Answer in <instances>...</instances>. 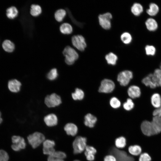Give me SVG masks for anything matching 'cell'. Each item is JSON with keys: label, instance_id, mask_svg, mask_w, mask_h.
Masks as SVG:
<instances>
[{"label": "cell", "instance_id": "cell-1", "mask_svg": "<svg viewBox=\"0 0 161 161\" xmlns=\"http://www.w3.org/2000/svg\"><path fill=\"white\" fill-rule=\"evenodd\" d=\"M63 53L65 57V62L69 65L73 64L79 57L77 51L69 46H67L64 48Z\"/></svg>", "mask_w": 161, "mask_h": 161}, {"label": "cell", "instance_id": "cell-2", "mask_svg": "<svg viewBox=\"0 0 161 161\" xmlns=\"http://www.w3.org/2000/svg\"><path fill=\"white\" fill-rule=\"evenodd\" d=\"M109 153L114 156L116 161H134L131 156L127 155L124 151L120 150L114 147H112L109 150Z\"/></svg>", "mask_w": 161, "mask_h": 161}, {"label": "cell", "instance_id": "cell-3", "mask_svg": "<svg viewBox=\"0 0 161 161\" xmlns=\"http://www.w3.org/2000/svg\"><path fill=\"white\" fill-rule=\"evenodd\" d=\"M27 138L29 144L33 148L38 147L45 140L44 135L38 132L29 135Z\"/></svg>", "mask_w": 161, "mask_h": 161}, {"label": "cell", "instance_id": "cell-4", "mask_svg": "<svg viewBox=\"0 0 161 161\" xmlns=\"http://www.w3.org/2000/svg\"><path fill=\"white\" fill-rule=\"evenodd\" d=\"M86 142V138L80 136L77 137L72 143L73 153L75 154H78L82 152L87 146Z\"/></svg>", "mask_w": 161, "mask_h": 161}, {"label": "cell", "instance_id": "cell-5", "mask_svg": "<svg viewBox=\"0 0 161 161\" xmlns=\"http://www.w3.org/2000/svg\"><path fill=\"white\" fill-rule=\"evenodd\" d=\"M112 18V15L109 12L99 15L98 19L100 25L105 30L110 29L111 27V20Z\"/></svg>", "mask_w": 161, "mask_h": 161}, {"label": "cell", "instance_id": "cell-6", "mask_svg": "<svg viewBox=\"0 0 161 161\" xmlns=\"http://www.w3.org/2000/svg\"><path fill=\"white\" fill-rule=\"evenodd\" d=\"M71 41L73 46L79 51H83L86 47L87 44L85 38L82 35H73Z\"/></svg>", "mask_w": 161, "mask_h": 161}, {"label": "cell", "instance_id": "cell-7", "mask_svg": "<svg viewBox=\"0 0 161 161\" xmlns=\"http://www.w3.org/2000/svg\"><path fill=\"white\" fill-rule=\"evenodd\" d=\"M61 102V97L55 93L47 96L44 99L45 104L49 108L58 106L60 105Z\"/></svg>", "mask_w": 161, "mask_h": 161}, {"label": "cell", "instance_id": "cell-8", "mask_svg": "<svg viewBox=\"0 0 161 161\" xmlns=\"http://www.w3.org/2000/svg\"><path fill=\"white\" fill-rule=\"evenodd\" d=\"M133 76V73L131 71L126 70L118 74L117 79L121 86H126L128 84Z\"/></svg>", "mask_w": 161, "mask_h": 161}, {"label": "cell", "instance_id": "cell-9", "mask_svg": "<svg viewBox=\"0 0 161 161\" xmlns=\"http://www.w3.org/2000/svg\"><path fill=\"white\" fill-rule=\"evenodd\" d=\"M115 86L114 83L112 80L105 79L101 82L98 91L101 93H109L113 91Z\"/></svg>", "mask_w": 161, "mask_h": 161}, {"label": "cell", "instance_id": "cell-10", "mask_svg": "<svg viewBox=\"0 0 161 161\" xmlns=\"http://www.w3.org/2000/svg\"><path fill=\"white\" fill-rule=\"evenodd\" d=\"M141 129L145 135L150 136L154 135L151 122L148 120L143 121L141 125Z\"/></svg>", "mask_w": 161, "mask_h": 161}, {"label": "cell", "instance_id": "cell-11", "mask_svg": "<svg viewBox=\"0 0 161 161\" xmlns=\"http://www.w3.org/2000/svg\"><path fill=\"white\" fill-rule=\"evenodd\" d=\"M154 135L161 132V117L154 116L151 122Z\"/></svg>", "mask_w": 161, "mask_h": 161}, {"label": "cell", "instance_id": "cell-12", "mask_svg": "<svg viewBox=\"0 0 161 161\" xmlns=\"http://www.w3.org/2000/svg\"><path fill=\"white\" fill-rule=\"evenodd\" d=\"M44 121L47 126L52 127L55 126L57 124L58 119L55 114H50L44 117Z\"/></svg>", "mask_w": 161, "mask_h": 161}, {"label": "cell", "instance_id": "cell-13", "mask_svg": "<svg viewBox=\"0 0 161 161\" xmlns=\"http://www.w3.org/2000/svg\"><path fill=\"white\" fill-rule=\"evenodd\" d=\"M21 83L16 79H12L8 81V84L9 90L13 92H17L20 89Z\"/></svg>", "mask_w": 161, "mask_h": 161}, {"label": "cell", "instance_id": "cell-14", "mask_svg": "<svg viewBox=\"0 0 161 161\" xmlns=\"http://www.w3.org/2000/svg\"><path fill=\"white\" fill-rule=\"evenodd\" d=\"M127 92L129 97L133 99L139 97L141 93L140 88L135 85L130 86L128 89Z\"/></svg>", "mask_w": 161, "mask_h": 161}, {"label": "cell", "instance_id": "cell-15", "mask_svg": "<svg viewBox=\"0 0 161 161\" xmlns=\"http://www.w3.org/2000/svg\"><path fill=\"white\" fill-rule=\"evenodd\" d=\"M64 129L67 134L72 136L75 135L78 132L77 126L73 123H69L66 124L65 126Z\"/></svg>", "mask_w": 161, "mask_h": 161}, {"label": "cell", "instance_id": "cell-16", "mask_svg": "<svg viewBox=\"0 0 161 161\" xmlns=\"http://www.w3.org/2000/svg\"><path fill=\"white\" fill-rule=\"evenodd\" d=\"M97 121V118L92 114L89 113L84 117V124L90 128L93 127Z\"/></svg>", "mask_w": 161, "mask_h": 161}, {"label": "cell", "instance_id": "cell-17", "mask_svg": "<svg viewBox=\"0 0 161 161\" xmlns=\"http://www.w3.org/2000/svg\"><path fill=\"white\" fill-rule=\"evenodd\" d=\"M84 154L87 160L92 161L95 160V155L96 153V150L93 147L87 145L85 148Z\"/></svg>", "mask_w": 161, "mask_h": 161}, {"label": "cell", "instance_id": "cell-18", "mask_svg": "<svg viewBox=\"0 0 161 161\" xmlns=\"http://www.w3.org/2000/svg\"><path fill=\"white\" fill-rule=\"evenodd\" d=\"M147 29L149 31H156L158 27V23L156 21L152 18L147 19L145 22Z\"/></svg>", "mask_w": 161, "mask_h": 161}, {"label": "cell", "instance_id": "cell-19", "mask_svg": "<svg viewBox=\"0 0 161 161\" xmlns=\"http://www.w3.org/2000/svg\"><path fill=\"white\" fill-rule=\"evenodd\" d=\"M153 74H150L144 78L142 80V82L145 86L150 87L151 88L154 89L157 86L154 83L153 79Z\"/></svg>", "mask_w": 161, "mask_h": 161}, {"label": "cell", "instance_id": "cell-20", "mask_svg": "<svg viewBox=\"0 0 161 161\" xmlns=\"http://www.w3.org/2000/svg\"><path fill=\"white\" fill-rule=\"evenodd\" d=\"M2 47L4 50L8 52H12L15 49L14 44L8 40H5L3 42Z\"/></svg>", "mask_w": 161, "mask_h": 161}, {"label": "cell", "instance_id": "cell-21", "mask_svg": "<svg viewBox=\"0 0 161 161\" xmlns=\"http://www.w3.org/2000/svg\"><path fill=\"white\" fill-rule=\"evenodd\" d=\"M143 7L141 4L138 3H134L131 7V11L134 16H138L143 11Z\"/></svg>", "mask_w": 161, "mask_h": 161}, {"label": "cell", "instance_id": "cell-22", "mask_svg": "<svg viewBox=\"0 0 161 161\" xmlns=\"http://www.w3.org/2000/svg\"><path fill=\"white\" fill-rule=\"evenodd\" d=\"M18 11L15 6H12L8 8L6 11V15L10 19H13L18 15Z\"/></svg>", "mask_w": 161, "mask_h": 161}, {"label": "cell", "instance_id": "cell-23", "mask_svg": "<svg viewBox=\"0 0 161 161\" xmlns=\"http://www.w3.org/2000/svg\"><path fill=\"white\" fill-rule=\"evenodd\" d=\"M151 102L152 105L157 108L161 106V97L157 93L154 94L151 97Z\"/></svg>", "mask_w": 161, "mask_h": 161}, {"label": "cell", "instance_id": "cell-24", "mask_svg": "<svg viewBox=\"0 0 161 161\" xmlns=\"http://www.w3.org/2000/svg\"><path fill=\"white\" fill-rule=\"evenodd\" d=\"M105 58L108 64L114 65L116 64L118 57L117 55L114 53L110 52L106 55Z\"/></svg>", "mask_w": 161, "mask_h": 161}, {"label": "cell", "instance_id": "cell-25", "mask_svg": "<svg viewBox=\"0 0 161 161\" xmlns=\"http://www.w3.org/2000/svg\"><path fill=\"white\" fill-rule=\"evenodd\" d=\"M159 10L158 6L153 3H150L149 5V8L146 10V13L151 16H156L158 13Z\"/></svg>", "mask_w": 161, "mask_h": 161}, {"label": "cell", "instance_id": "cell-26", "mask_svg": "<svg viewBox=\"0 0 161 161\" xmlns=\"http://www.w3.org/2000/svg\"><path fill=\"white\" fill-rule=\"evenodd\" d=\"M153 78L157 87H161V70L160 69H157L154 70L153 74Z\"/></svg>", "mask_w": 161, "mask_h": 161}, {"label": "cell", "instance_id": "cell-27", "mask_svg": "<svg viewBox=\"0 0 161 161\" xmlns=\"http://www.w3.org/2000/svg\"><path fill=\"white\" fill-rule=\"evenodd\" d=\"M61 32L65 34H69L72 33L73 28L71 25L67 23H64L61 25L60 27Z\"/></svg>", "mask_w": 161, "mask_h": 161}, {"label": "cell", "instance_id": "cell-28", "mask_svg": "<svg viewBox=\"0 0 161 161\" xmlns=\"http://www.w3.org/2000/svg\"><path fill=\"white\" fill-rule=\"evenodd\" d=\"M30 12L32 16H38L42 12L41 8L38 4H32L30 7Z\"/></svg>", "mask_w": 161, "mask_h": 161}, {"label": "cell", "instance_id": "cell-29", "mask_svg": "<svg viewBox=\"0 0 161 161\" xmlns=\"http://www.w3.org/2000/svg\"><path fill=\"white\" fill-rule=\"evenodd\" d=\"M84 96L83 91L80 89L77 88L74 92L72 94V98L75 100H81L83 99Z\"/></svg>", "mask_w": 161, "mask_h": 161}, {"label": "cell", "instance_id": "cell-30", "mask_svg": "<svg viewBox=\"0 0 161 161\" xmlns=\"http://www.w3.org/2000/svg\"><path fill=\"white\" fill-rule=\"evenodd\" d=\"M26 143L24 139L22 137L21 140L16 144H13L11 145L12 148L15 151H18L21 149H24Z\"/></svg>", "mask_w": 161, "mask_h": 161}, {"label": "cell", "instance_id": "cell-31", "mask_svg": "<svg viewBox=\"0 0 161 161\" xmlns=\"http://www.w3.org/2000/svg\"><path fill=\"white\" fill-rule=\"evenodd\" d=\"M66 15V12L65 10L62 9L58 10L55 12L54 16L55 19L58 22H61Z\"/></svg>", "mask_w": 161, "mask_h": 161}, {"label": "cell", "instance_id": "cell-32", "mask_svg": "<svg viewBox=\"0 0 161 161\" xmlns=\"http://www.w3.org/2000/svg\"><path fill=\"white\" fill-rule=\"evenodd\" d=\"M120 38L123 42L126 44H130L132 40L131 35L128 32H125L122 33L120 35Z\"/></svg>", "mask_w": 161, "mask_h": 161}, {"label": "cell", "instance_id": "cell-33", "mask_svg": "<svg viewBox=\"0 0 161 161\" xmlns=\"http://www.w3.org/2000/svg\"><path fill=\"white\" fill-rule=\"evenodd\" d=\"M128 150L131 154L134 156L139 155L142 151L141 147L137 145L130 146Z\"/></svg>", "mask_w": 161, "mask_h": 161}, {"label": "cell", "instance_id": "cell-34", "mask_svg": "<svg viewBox=\"0 0 161 161\" xmlns=\"http://www.w3.org/2000/svg\"><path fill=\"white\" fill-rule=\"evenodd\" d=\"M116 146L118 148H124L126 145V140L125 137L121 136L117 138L115 140Z\"/></svg>", "mask_w": 161, "mask_h": 161}, {"label": "cell", "instance_id": "cell-35", "mask_svg": "<svg viewBox=\"0 0 161 161\" xmlns=\"http://www.w3.org/2000/svg\"><path fill=\"white\" fill-rule=\"evenodd\" d=\"M58 74L56 68L52 69L47 73V78L49 80H55L58 77Z\"/></svg>", "mask_w": 161, "mask_h": 161}, {"label": "cell", "instance_id": "cell-36", "mask_svg": "<svg viewBox=\"0 0 161 161\" xmlns=\"http://www.w3.org/2000/svg\"><path fill=\"white\" fill-rule=\"evenodd\" d=\"M145 50L147 55L153 56L155 54L156 50L154 46L147 45L145 47Z\"/></svg>", "mask_w": 161, "mask_h": 161}, {"label": "cell", "instance_id": "cell-37", "mask_svg": "<svg viewBox=\"0 0 161 161\" xmlns=\"http://www.w3.org/2000/svg\"><path fill=\"white\" fill-rule=\"evenodd\" d=\"M134 106V104L132 100L128 98L123 104L124 109L127 111H130L132 109Z\"/></svg>", "mask_w": 161, "mask_h": 161}, {"label": "cell", "instance_id": "cell-38", "mask_svg": "<svg viewBox=\"0 0 161 161\" xmlns=\"http://www.w3.org/2000/svg\"><path fill=\"white\" fill-rule=\"evenodd\" d=\"M109 103L111 106L114 109L119 108L121 105L120 101L115 97H112L110 99Z\"/></svg>", "mask_w": 161, "mask_h": 161}, {"label": "cell", "instance_id": "cell-39", "mask_svg": "<svg viewBox=\"0 0 161 161\" xmlns=\"http://www.w3.org/2000/svg\"><path fill=\"white\" fill-rule=\"evenodd\" d=\"M43 148H54L55 145V142L50 140H45L43 143Z\"/></svg>", "mask_w": 161, "mask_h": 161}, {"label": "cell", "instance_id": "cell-40", "mask_svg": "<svg viewBox=\"0 0 161 161\" xmlns=\"http://www.w3.org/2000/svg\"><path fill=\"white\" fill-rule=\"evenodd\" d=\"M53 157L64 160L66 157V154L64 152L60 151H55L53 155L51 156Z\"/></svg>", "mask_w": 161, "mask_h": 161}, {"label": "cell", "instance_id": "cell-41", "mask_svg": "<svg viewBox=\"0 0 161 161\" xmlns=\"http://www.w3.org/2000/svg\"><path fill=\"white\" fill-rule=\"evenodd\" d=\"M9 159L7 153L4 150H0V161H8Z\"/></svg>", "mask_w": 161, "mask_h": 161}, {"label": "cell", "instance_id": "cell-42", "mask_svg": "<svg viewBox=\"0 0 161 161\" xmlns=\"http://www.w3.org/2000/svg\"><path fill=\"white\" fill-rule=\"evenodd\" d=\"M151 157L146 153L141 154L139 158V161H151Z\"/></svg>", "mask_w": 161, "mask_h": 161}, {"label": "cell", "instance_id": "cell-43", "mask_svg": "<svg viewBox=\"0 0 161 161\" xmlns=\"http://www.w3.org/2000/svg\"><path fill=\"white\" fill-rule=\"evenodd\" d=\"M22 137L19 136H13L12 138L13 144H16L19 143L21 140Z\"/></svg>", "mask_w": 161, "mask_h": 161}, {"label": "cell", "instance_id": "cell-44", "mask_svg": "<svg viewBox=\"0 0 161 161\" xmlns=\"http://www.w3.org/2000/svg\"><path fill=\"white\" fill-rule=\"evenodd\" d=\"M154 116H157L161 117V106L155 109L153 112Z\"/></svg>", "mask_w": 161, "mask_h": 161}, {"label": "cell", "instance_id": "cell-45", "mask_svg": "<svg viewBox=\"0 0 161 161\" xmlns=\"http://www.w3.org/2000/svg\"><path fill=\"white\" fill-rule=\"evenodd\" d=\"M104 161H116V160L114 156L112 155H109L105 157Z\"/></svg>", "mask_w": 161, "mask_h": 161}, {"label": "cell", "instance_id": "cell-46", "mask_svg": "<svg viewBox=\"0 0 161 161\" xmlns=\"http://www.w3.org/2000/svg\"><path fill=\"white\" fill-rule=\"evenodd\" d=\"M47 161H64V160L61 159L53 157L52 156H49Z\"/></svg>", "mask_w": 161, "mask_h": 161}, {"label": "cell", "instance_id": "cell-47", "mask_svg": "<svg viewBox=\"0 0 161 161\" xmlns=\"http://www.w3.org/2000/svg\"><path fill=\"white\" fill-rule=\"evenodd\" d=\"M2 121V119L1 117V113L0 112V124L1 123Z\"/></svg>", "mask_w": 161, "mask_h": 161}, {"label": "cell", "instance_id": "cell-48", "mask_svg": "<svg viewBox=\"0 0 161 161\" xmlns=\"http://www.w3.org/2000/svg\"><path fill=\"white\" fill-rule=\"evenodd\" d=\"M74 161H79V160H74Z\"/></svg>", "mask_w": 161, "mask_h": 161}, {"label": "cell", "instance_id": "cell-49", "mask_svg": "<svg viewBox=\"0 0 161 161\" xmlns=\"http://www.w3.org/2000/svg\"><path fill=\"white\" fill-rule=\"evenodd\" d=\"M160 69L161 70V64L160 66Z\"/></svg>", "mask_w": 161, "mask_h": 161}]
</instances>
